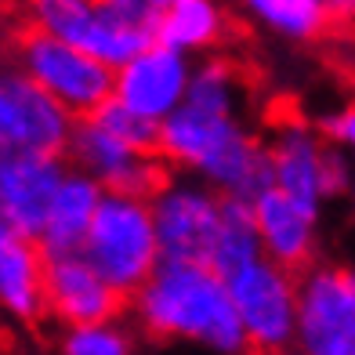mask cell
<instances>
[{
	"instance_id": "cell-1",
	"label": "cell",
	"mask_w": 355,
	"mask_h": 355,
	"mask_svg": "<svg viewBox=\"0 0 355 355\" xmlns=\"http://www.w3.org/2000/svg\"><path fill=\"white\" fill-rule=\"evenodd\" d=\"M247 80L229 58L192 62L189 91L182 105L159 120L156 156L174 164L192 178H200L221 196L254 200L272 185L268 153L247 120Z\"/></svg>"
},
{
	"instance_id": "cell-2",
	"label": "cell",
	"mask_w": 355,
	"mask_h": 355,
	"mask_svg": "<svg viewBox=\"0 0 355 355\" xmlns=\"http://www.w3.org/2000/svg\"><path fill=\"white\" fill-rule=\"evenodd\" d=\"M135 319L159 341L200 345L214 355H247V337L232 309L229 283L207 261H167L131 294Z\"/></svg>"
},
{
	"instance_id": "cell-3",
	"label": "cell",
	"mask_w": 355,
	"mask_h": 355,
	"mask_svg": "<svg viewBox=\"0 0 355 355\" xmlns=\"http://www.w3.org/2000/svg\"><path fill=\"white\" fill-rule=\"evenodd\" d=\"M80 254L98 268V276L131 297L145 276L159 265V243L153 229V211L145 196L105 192L91 229L80 243Z\"/></svg>"
},
{
	"instance_id": "cell-4",
	"label": "cell",
	"mask_w": 355,
	"mask_h": 355,
	"mask_svg": "<svg viewBox=\"0 0 355 355\" xmlns=\"http://www.w3.org/2000/svg\"><path fill=\"white\" fill-rule=\"evenodd\" d=\"M265 153H268L272 185L319 214L327 200L345 196L355 182L352 159L319 127L304 120L276 123L272 138L265 141Z\"/></svg>"
},
{
	"instance_id": "cell-5",
	"label": "cell",
	"mask_w": 355,
	"mask_h": 355,
	"mask_svg": "<svg viewBox=\"0 0 355 355\" xmlns=\"http://www.w3.org/2000/svg\"><path fill=\"white\" fill-rule=\"evenodd\" d=\"M232 309L247 337V352L290 355L297 322V272L276 265L272 257H254L225 276Z\"/></svg>"
},
{
	"instance_id": "cell-6",
	"label": "cell",
	"mask_w": 355,
	"mask_h": 355,
	"mask_svg": "<svg viewBox=\"0 0 355 355\" xmlns=\"http://www.w3.org/2000/svg\"><path fill=\"white\" fill-rule=\"evenodd\" d=\"M294 355H355V268L312 261L297 276Z\"/></svg>"
},
{
	"instance_id": "cell-7",
	"label": "cell",
	"mask_w": 355,
	"mask_h": 355,
	"mask_svg": "<svg viewBox=\"0 0 355 355\" xmlns=\"http://www.w3.org/2000/svg\"><path fill=\"white\" fill-rule=\"evenodd\" d=\"M15 66L73 116H87L112 94V69L105 62L44 29H26L15 40Z\"/></svg>"
},
{
	"instance_id": "cell-8",
	"label": "cell",
	"mask_w": 355,
	"mask_h": 355,
	"mask_svg": "<svg viewBox=\"0 0 355 355\" xmlns=\"http://www.w3.org/2000/svg\"><path fill=\"white\" fill-rule=\"evenodd\" d=\"M221 192L192 174L164 178L149 196L159 257H167V261H207L221 221Z\"/></svg>"
},
{
	"instance_id": "cell-9",
	"label": "cell",
	"mask_w": 355,
	"mask_h": 355,
	"mask_svg": "<svg viewBox=\"0 0 355 355\" xmlns=\"http://www.w3.org/2000/svg\"><path fill=\"white\" fill-rule=\"evenodd\" d=\"M73 112L40 91L15 62L0 66V153H66Z\"/></svg>"
},
{
	"instance_id": "cell-10",
	"label": "cell",
	"mask_w": 355,
	"mask_h": 355,
	"mask_svg": "<svg viewBox=\"0 0 355 355\" xmlns=\"http://www.w3.org/2000/svg\"><path fill=\"white\" fill-rule=\"evenodd\" d=\"M73 167L91 174L105 192H127V196H153V189L164 182L156 153H138L116 135H109L94 116H76L66 141V153Z\"/></svg>"
},
{
	"instance_id": "cell-11",
	"label": "cell",
	"mask_w": 355,
	"mask_h": 355,
	"mask_svg": "<svg viewBox=\"0 0 355 355\" xmlns=\"http://www.w3.org/2000/svg\"><path fill=\"white\" fill-rule=\"evenodd\" d=\"M192 76V58L185 51H174L167 44H145L138 55H131L123 66L112 69V98L131 105L145 120L159 123L182 105Z\"/></svg>"
},
{
	"instance_id": "cell-12",
	"label": "cell",
	"mask_w": 355,
	"mask_h": 355,
	"mask_svg": "<svg viewBox=\"0 0 355 355\" xmlns=\"http://www.w3.org/2000/svg\"><path fill=\"white\" fill-rule=\"evenodd\" d=\"M123 301L127 297L109 286L80 250L44 254V312L55 315L62 327L112 319L120 315Z\"/></svg>"
},
{
	"instance_id": "cell-13",
	"label": "cell",
	"mask_w": 355,
	"mask_h": 355,
	"mask_svg": "<svg viewBox=\"0 0 355 355\" xmlns=\"http://www.w3.org/2000/svg\"><path fill=\"white\" fill-rule=\"evenodd\" d=\"M66 167L58 153H0V221L37 239Z\"/></svg>"
},
{
	"instance_id": "cell-14",
	"label": "cell",
	"mask_w": 355,
	"mask_h": 355,
	"mask_svg": "<svg viewBox=\"0 0 355 355\" xmlns=\"http://www.w3.org/2000/svg\"><path fill=\"white\" fill-rule=\"evenodd\" d=\"M250 214L261 239V254L272 257L276 265L301 272L304 265L315 261L319 250V211H309L304 203L290 200L276 185H265L250 200Z\"/></svg>"
},
{
	"instance_id": "cell-15",
	"label": "cell",
	"mask_w": 355,
	"mask_h": 355,
	"mask_svg": "<svg viewBox=\"0 0 355 355\" xmlns=\"http://www.w3.org/2000/svg\"><path fill=\"white\" fill-rule=\"evenodd\" d=\"M0 315L11 322H40L44 312V247L33 236L0 221Z\"/></svg>"
},
{
	"instance_id": "cell-16",
	"label": "cell",
	"mask_w": 355,
	"mask_h": 355,
	"mask_svg": "<svg viewBox=\"0 0 355 355\" xmlns=\"http://www.w3.org/2000/svg\"><path fill=\"white\" fill-rule=\"evenodd\" d=\"M102 196H105V189L94 182L91 174H84L80 167H66L51 203H47L44 229L37 236V243L44 247V254L80 250V243H84V236L91 229V218H94V211H98Z\"/></svg>"
},
{
	"instance_id": "cell-17",
	"label": "cell",
	"mask_w": 355,
	"mask_h": 355,
	"mask_svg": "<svg viewBox=\"0 0 355 355\" xmlns=\"http://www.w3.org/2000/svg\"><path fill=\"white\" fill-rule=\"evenodd\" d=\"M229 33V15L218 0H174L156 22V40L174 47V51L207 55Z\"/></svg>"
},
{
	"instance_id": "cell-18",
	"label": "cell",
	"mask_w": 355,
	"mask_h": 355,
	"mask_svg": "<svg viewBox=\"0 0 355 355\" xmlns=\"http://www.w3.org/2000/svg\"><path fill=\"white\" fill-rule=\"evenodd\" d=\"M236 4L243 8L247 19L290 44L319 40L334 26L322 0H236Z\"/></svg>"
},
{
	"instance_id": "cell-19",
	"label": "cell",
	"mask_w": 355,
	"mask_h": 355,
	"mask_svg": "<svg viewBox=\"0 0 355 355\" xmlns=\"http://www.w3.org/2000/svg\"><path fill=\"white\" fill-rule=\"evenodd\" d=\"M254 257H261V239H257L250 203L236 200V196H225L221 221H218L211 254H207V265L218 268L221 276H229V272L243 268L247 261H254Z\"/></svg>"
},
{
	"instance_id": "cell-20",
	"label": "cell",
	"mask_w": 355,
	"mask_h": 355,
	"mask_svg": "<svg viewBox=\"0 0 355 355\" xmlns=\"http://www.w3.org/2000/svg\"><path fill=\"white\" fill-rule=\"evenodd\" d=\"M94 19H98V0H29V22L51 37H62L76 47H84Z\"/></svg>"
},
{
	"instance_id": "cell-21",
	"label": "cell",
	"mask_w": 355,
	"mask_h": 355,
	"mask_svg": "<svg viewBox=\"0 0 355 355\" xmlns=\"http://www.w3.org/2000/svg\"><path fill=\"white\" fill-rule=\"evenodd\" d=\"M62 355H135V337L120 315L76 322L62 334Z\"/></svg>"
},
{
	"instance_id": "cell-22",
	"label": "cell",
	"mask_w": 355,
	"mask_h": 355,
	"mask_svg": "<svg viewBox=\"0 0 355 355\" xmlns=\"http://www.w3.org/2000/svg\"><path fill=\"white\" fill-rule=\"evenodd\" d=\"M87 116H94L109 135H116L120 141H127L131 149H138V153H156V135H159V123H153V120H145L141 112H135L131 105H123L120 98H109L94 109V112H87Z\"/></svg>"
},
{
	"instance_id": "cell-23",
	"label": "cell",
	"mask_w": 355,
	"mask_h": 355,
	"mask_svg": "<svg viewBox=\"0 0 355 355\" xmlns=\"http://www.w3.org/2000/svg\"><path fill=\"white\" fill-rule=\"evenodd\" d=\"M102 4H105L109 11H116L120 19H127V22H135V26L153 29V33H156L159 15H164L174 0H102Z\"/></svg>"
},
{
	"instance_id": "cell-24",
	"label": "cell",
	"mask_w": 355,
	"mask_h": 355,
	"mask_svg": "<svg viewBox=\"0 0 355 355\" xmlns=\"http://www.w3.org/2000/svg\"><path fill=\"white\" fill-rule=\"evenodd\" d=\"M319 131L327 135V138L337 145V149H341V153L352 159V171H355V105H345V109L330 112V116L322 120Z\"/></svg>"
},
{
	"instance_id": "cell-25",
	"label": "cell",
	"mask_w": 355,
	"mask_h": 355,
	"mask_svg": "<svg viewBox=\"0 0 355 355\" xmlns=\"http://www.w3.org/2000/svg\"><path fill=\"white\" fill-rule=\"evenodd\" d=\"M330 22H355V0H322Z\"/></svg>"
},
{
	"instance_id": "cell-26",
	"label": "cell",
	"mask_w": 355,
	"mask_h": 355,
	"mask_svg": "<svg viewBox=\"0 0 355 355\" xmlns=\"http://www.w3.org/2000/svg\"><path fill=\"white\" fill-rule=\"evenodd\" d=\"M8 37H11V15H8L4 4H0V47L8 44Z\"/></svg>"
},
{
	"instance_id": "cell-27",
	"label": "cell",
	"mask_w": 355,
	"mask_h": 355,
	"mask_svg": "<svg viewBox=\"0 0 355 355\" xmlns=\"http://www.w3.org/2000/svg\"><path fill=\"white\" fill-rule=\"evenodd\" d=\"M352 189H355V182H352Z\"/></svg>"
}]
</instances>
